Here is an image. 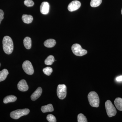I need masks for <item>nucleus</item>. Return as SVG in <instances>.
<instances>
[{
  "instance_id": "obj_24",
  "label": "nucleus",
  "mask_w": 122,
  "mask_h": 122,
  "mask_svg": "<svg viewBox=\"0 0 122 122\" xmlns=\"http://www.w3.org/2000/svg\"><path fill=\"white\" fill-rule=\"evenodd\" d=\"M24 4L28 7H31L33 6L34 2L32 0H25L24 1Z\"/></svg>"
},
{
  "instance_id": "obj_25",
  "label": "nucleus",
  "mask_w": 122,
  "mask_h": 122,
  "mask_svg": "<svg viewBox=\"0 0 122 122\" xmlns=\"http://www.w3.org/2000/svg\"><path fill=\"white\" fill-rule=\"evenodd\" d=\"M4 12L2 10L0 9V24L4 18Z\"/></svg>"
},
{
  "instance_id": "obj_9",
  "label": "nucleus",
  "mask_w": 122,
  "mask_h": 122,
  "mask_svg": "<svg viewBox=\"0 0 122 122\" xmlns=\"http://www.w3.org/2000/svg\"><path fill=\"white\" fill-rule=\"evenodd\" d=\"M18 89L22 92H25L28 90V86L27 85L26 81L24 79H22L19 82L17 85Z\"/></svg>"
},
{
  "instance_id": "obj_28",
  "label": "nucleus",
  "mask_w": 122,
  "mask_h": 122,
  "mask_svg": "<svg viewBox=\"0 0 122 122\" xmlns=\"http://www.w3.org/2000/svg\"><path fill=\"white\" fill-rule=\"evenodd\" d=\"M0 66H1V64H0Z\"/></svg>"
},
{
  "instance_id": "obj_2",
  "label": "nucleus",
  "mask_w": 122,
  "mask_h": 122,
  "mask_svg": "<svg viewBox=\"0 0 122 122\" xmlns=\"http://www.w3.org/2000/svg\"><path fill=\"white\" fill-rule=\"evenodd\" d=\"M87 98L90 105L92 107H98L100 100L98 95L96 92L94 91L91 92L88 94Z\"/></svg>"
},
{
  "instance_id": "obj_11",
  "label": "nucleus",
  "mask_w": 122,
  "mask_h": 122,
  "mask_svg": "<svg viewBox=\"0 0 122 122\" xmlns=\"http://www.w3.org/2000/svg\"><path fill=\"white\" fill-rule=\"evenodd\" d=\"M42 91V90L41 87H38L31 95L30 97L31 100L33 101L36 100L41 95Z\"/></svg>"
},
{
  "instance_id": "obj_13",
  "label": "nucleus",
  "mask_w": 122,
  "mask_h": 122,
  "mask_svg": "<svg viewBox=\"0 0 122 122\" xmlns=\"http://www.w3.org/2000/svg\"><path fill=\"white\" fill-rule=\"evenodd\" d=\"M41 109L42 112L44 113L48 112H52L54 111L53 105L51 104L43 106L41 107Z\"/></svg>"
},
{
  "instance_id": "obj_6",
  "label": "nucleus",
  "mask_w": 122,
  "mask_h": 122,
  "mask_svg": "<svg viewBox=\"0 0 122 122\" xmlns=\"http://www.w3.org/2000/svg\"><path fill=\"white\" fill-rule=\"evenodd\" d=\"M66 86L65 85H59L57 88V93L58 97L60 99H64L66 96Z\"/></svg>"
},
{
  "instance_id": "obj_7",
  "label": "nucleus",
  "mask_w": 122,
  "mask_h": 122,
  "mask_svg": "<svg viewBox=\"0 0 122 122\" xmlns=\"http://www.w3.org/2000/svg\"><path fill=\"white\" fill-rule=\"evenodd\" d=\"M22 68L27 74L32 75L34 73V70L32 63L29 61H25L22 64Z\"/></svg>"
},
{
  "instance_id": "obj_4",
  "label": "nucleus",
  "mask_w": 122,
  "mask_h": 122,
  "mask_svg": "<svg viewBox=\"0 0 122 122\" xmlns=\"http://www.w3.org/2000/svg\"><path fill=\"white\" fill-rule=\"evenodd\" d=\"M105 108L106 110L107 114L110 117L115 116L117 113L116 109L111 101L107 100L105 102Z\"/></svg>"
},
{
  "instance_id": "obj_15",
  "label": "nucleus",
  "mask_w": 122,
  "mask_h": 122,
  "mask_svg": "<svg viewBox=\"0 0 122 122\" xmlns=\"http://www.w3.org/2000/svg\"><path fill=\"white\" fill-rule=\"evenodd\" d=\"M22 19L24 23L29 24L32 22L33 18L32 15L24 14L22 16Z\"/></svg>"
},
{
  "instance_id": "obj_14",
  "label": "nucleus",
  "mask_w": 122,
  "mask_h": 122,
  "mask_svg": "<svg viewBox=\"0 0 122 122\" xmlns=\"http://www.w3.org/2000/svg\"><path fill=\"white\" fill-rule=\"evenodd\" d=\"M17 100V97L14 95H10L7 96L4 98L3 102L5 104L9 102H15Z\"/></svg>"
},
{
  "instance_id": "obj_21",
  "label": "nucleus",
  "mask_w": 122,
  "mask_h": 122,
  "mask_svg": "<svg viewBox=\"0 0 122 122\" xmlns=\"http://www.w3.org/2000/svg\"><path fill=\"white\" fill-rule=\"evenodd\" d=\"M78 122H87V121L86 117L83 114H79L77 117Z\"/></svg>"
},
{
  "instance_id": "obj_10",
  "label": "nucleus",
  "mask_w": 122,
  "mask_h": 122,
  "mask_svg": "<svg viewBox=\"0 0 122 122\" xmlns=\"http://www.w3.org/2000/svg\"><path fill=\"white\" fill-rule=\"evenodd\" d=\"M50 5L47 2H43L40 6V11L42 14L46 15L48 14L49 11Z\"/></svg>"
},
{
  "instance_id": "obj_1",
  "label": "nucleus",
  "mask_w": 122,
  "mask_h": 122,
  "mask_svg": "<svg viewBox=\"0 0 122 122\" xmlns=\"http://www.w3.org/2000/svg\"><path fill=\"white\" fill-rule=\"evenodd\" d=\"M3 50L6 54H11L13 51L14 45L12 38L9 36H5L2 41Z\"/></svg>"
},
{
  "instance_id": "obj_23",
  "label": "nucleus",
  "mask_w": 122,
  "mask_h": 122,
  "mask_svg": "<svg viewBox=\"0 0 122 122\" xmlns=\"http://www.w3.org/2000/svg\"><path fill=\"white\" fill-rule=\"evenodd\" d=\"M46 119L49 122H56V119L55 116L52 114H49L46 117Z\"/></svg>"
},
{
  "instance_id": "obj_8",
  "label": "nucleus",
  "mask_w": 122,
  "mask_h": 122,
  "mask_svg": "<svg viewBox=\"0 0 122 122\" xmlns=\"http://www.w3.org/2000/svg\"><path fill=\"white\" fill-rule=\"evenodd\" d=\"M81 3L78 0H74L71 2L68 5V9L69 11L70 12L77 10L81 6Z\"/></svg>"
},
{
  "instance_id": "obj_5",
  "label": "nucleus",
  "mask_w": 122,
  "mask_h": 122,
  "mask_svg": "<svg viewBox=\"0 0 122 122\" xmlns=\"http://www.w3.org/2000/svg\"><path fill=\"white\" fill-rule=\"evenodd\" d=\"M72 50L74 54L79 56H82L87 53V51L82 48L79 44H73L72 46Z\"/></svg>"
},
{
  "instance_id": "obj_3",
  "label": "nucleus",
  "mask_w": 122,
  "mask_h": 122,
  "mask_svg": "<svg viewBox=\"0 0 122 122\" xmlns=\"http://www.w3.org/2000/svg\"><path fill=\"white\" fill-rule=\"evenodd\" d=\"M30 112L29 109H18L10 113V117L13 119H17L23 116L28 114Z\"/></svg>"
},
{
  "instance_id": "obj_27",
  "label": "nucleus",
  "mask_w": 122,
  "mask_h": 122,
  "mask_svg": "<svg viewBox=\"0 0 122 122\" xmlns=\"http://www.w3.org/2000/svg\"></svg>"
},
{
  "instance_id": "obj_18",
  "label": "nucleus",
  "mask_w": 122,
  "mask_h": 122,
  "mask_svg": "<svg viewBox=\"0 0 122 122\" xmlns=\"http://www.w3.org/2000/svg\"><path fill=\"white\" fill-rule=\"evenodd\" d=\"M9 73L8 71L6 69H4L0 71V82L6 79Z\"/></svg>"
},
{
  "instance_id": "obj_12",
  "label": "nucleus",
  "mask_w": 122,
  "mask_h": 122,
  "mask_svg": "<svg viewBox=\"0 0 122 122\" xmlns=\"http://www.w3.org/2000/svg\"><path fill=\"white\" fill-rule=\"evenodd\" d=\"M56 41L55 40L53 39H47L44 42V45L47 48H53L56 45Z\"/></svg>"
},
{
  "instance_id": "obj_20",
  "label": "nucleus",
  "mask_w": 122,
  "mask_h": 122,
  "mask_svg": "<svg viewBox=\"0 0 122 122\" xmlns=\"http://www.w3.org/2000/svg\"><path fill=\"white\" fill-rule=\"evenodd\" d=\"M102 0H91L90 2V5L92 7H98L101 5Z\"/></svg>"
},
{
  "instance_id": "obj_19",
  "label": "nucleus",
  "mask_w": 122,
  "mask_h": 122,
  "mask_svg": "<svg viewBox=\"0 0 122 122\" xmlns=\"http://www.w3.org/2000/svg\"><path fill=\"white\" fill-rule=\"evenodd\" d=\"M55 58L53 55H50L45 60V63L46 65H51L54 62Z\"/></svg>"
},
{
  "instance_id": "obj_17",
  "label": "nucleus",
  "mask_w": 122,
  "mask_h": 122,
  "mask_svg": "<svg viewBox=\"0 0 122 122\" xmlns=\"http://www.w3.org/2000/svg\"><path fill=\"white\" fill-rule=\"evenodd\" d=\"M114 104L118 110L122 111V98H117L114 101Z\"/></svg>"
},
{
  "instance_id": "obj_16",
  "label": "nucleus",
  "mask_w": 122,
  "mask_h": 122,
  "mask_svg": "<svg viewBox=\"0 0 122 122\" xmlns=\"http://www.w3.org/2000/svg\"><path fill=\"white\" fill-rule=\"evenodd\" d=\"M24 46L27 49H30L32 46V41L31 38L29 37H26L24 40Z\"/></svg>"
},
{
  "instance_id": "obj_22",
  "label": "nucleus",
  "mask_w": 122,
  "mask_h": 122,
  "mask_svg": "<svg viewBox=\"0 0 122 122\" xmlns=\"http://www.w3.org/2000/svg\"><path fill=\"white\" fill-rule=\"evenodd\" d=\"M43 72L46 75L50 76L53 72L52 68L50 67H46L43 69Z\"/></svg>"
},
{
  "instance_id": "obj_26",
  "label": "nucleus",
  "mask_w": 122,
  "mask_h": 122,
  "mask_svg": "<svg viewBox=\"0 0 122 122\" xmlns=\"http://www.w3.org/2000/svg\"><path fill=\"white\" fill-rule=\"evenodd\" d=\"M116 81H122V76H120L117 77L116 78Z\"/></svg>"
}]
</instances>
